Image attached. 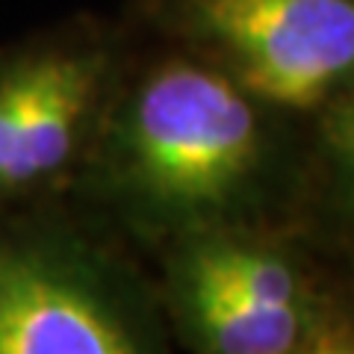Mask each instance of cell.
<instances>
[{
  "instance_id": "5b68a950",
  "label": "cell",
  "mask_w": 354,
  "mask_h": 354,
  "mask_svg": "<svg viewBox=\"0 0 354 354\" xmlns=\"http://www.w3.org/2000/svg\"><path fill=\"white\" fill-rule=\"evenodd\" d=\"M298 221L354 269V92L313 118Z\"/></svg>"
},
{
  "instance_id": "6da1fadb",
  "label": "cell",
  "mask_w": 354,
  "mask_h": 354,
  "mask_svg": "<svg viewBox=\"0 0 354 354\" xmlns=\"http://www.w3.org/2000/svg\"><path fill=\"white\" fill-rule=\"evenodd\" d=\"M310 130L313 121L165 41L121 74L86 153V183L133 239L157 251L204 227L298 218Z\"/></svg>"
},
{
  "instance_id": "3957f363",
  "label": "cell",
  "mask_w": 354,
  "mask_h": 354,
  "mask_svg": "<svg viewBox=\"0 0 354 354\" xmlns=\"http://www.w3.org/2000/svg\"><path fill=\"white\" fill-rule=\"evenodd\" d=\"M162 41L313 121L354 92V0H142Z\"/></svg>"
},
{
  "instance_id": "8992f818",
  "label": "cell",
  "mask_w": 354,
  "mask_h": 354,
  "mask_svg": "<svg viewBox=\"0 0 354 354\" xmlns=\"http://www.w3.org/2000/svg\"><path fill=\"white\" fill-rule=\"evenodd\" d=\"M27 88H30V59L15 62L0 71V198H3V177L18 136Z\"/></svg>"
},
{
  "instance_id": "277c9868",
  "label": "cell",
  "mask_w": 354,
  "mask_h": 354,
  "mask_svg": "<svg viewBox=\"0 0 354 354\" xmlns=\"http://www.w3.org/2000/svg\"><path fill=\"white\" fill-rule=\"evenodd\" d=\"M157 283L71 236L0 239V354H148L169 346Z\"/></svg>"
},
{
  "instance_id": "7a4b0ae2",
  "label": "cell",
  "mask_w": 354,
  "mask_h": 354,
  "mask_svg": "<svg viewBox=\"0 0 354 354\" xmlns=\"http://www.w3.org/2000/svg\"><path fill=\"white\" fill-rule=\"evenodd\" d=\"M171 337L198 354H354V269L298 218L177 236L160 251Z\"/></svg>"
}]
</instances>
